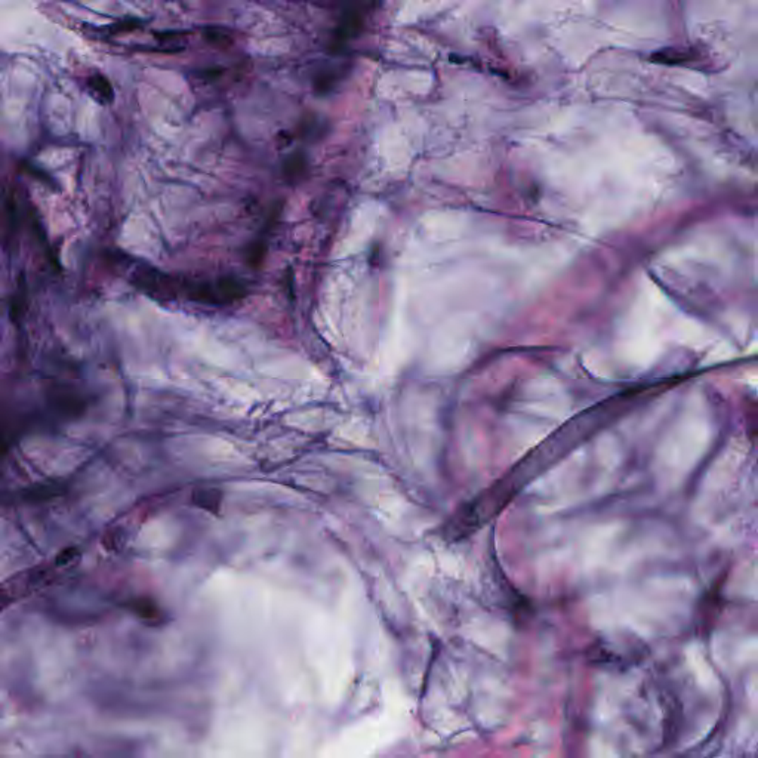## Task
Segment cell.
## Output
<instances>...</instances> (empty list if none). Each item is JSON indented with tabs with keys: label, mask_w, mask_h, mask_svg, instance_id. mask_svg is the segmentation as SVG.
<instances>
[{
	"label": "cell",
	"mask_w": 758,
	"mask_h": 758,
	"mask_svg": "<svg viewBox=\"0 0 758 758\" xmlns=\"http://www.w3.org/2000/svg\"><path fill=\"white\" fill-rule=\"evenodd\" d=\"M361 30H363L361 13L354 8L347 9L342 15L339 27H338V35H339L338 37L342 40L353 39L357 35H360Z\"/></svg>",
	"instance_id": "obj_1"
},
{
	"label": "cell",
	"mask_w": 758,
	"mask_h": 758,
	"mask_svg": "<svg viewBox=\"0 0 758 758\" xmlns=\"http://www.w3.org/2000/svg\"><path fill=\"white\" fill-rule=\"evenodd\" d=\"M89 86L92 88V92L95 94H100L98 97H101V101H112L113 98V89L110 86V83L105 80L104 78H101V76H94L92 79H90L89 82Z\"/></svg>",
	"instance_id": "obj_4"
},
{
	"label": "cell",
	"mask_w": 758,
	"mask_h": 758,
	"mask_svg": "<svg viewBox=\"0 0 758 758\" xmlns=\"http://www.w3.org/2000/svg\"><path fill=\"white\" fill-rule=\"evenodd\" d=\"M194 504L210 511L217 512L221 507V492L217 489H199L194 492Z\"/></svg>",
	"instance_id": "obj_3"
},
{
	"label": "cell",
	"mask_w": 758,
	"mask_h": 758,
	"mask_svg": "<svg viewBox=\"0 0 758 758\" xmlns=\"http://www.w3.org/2000/svg\"><path fill=\"white\" fill-rule=\"evenodd\" d=\"M205 39L210 44H217V47H225L230 43V36L224 33L222 30L218 28H209L205 32Z\"/></svg>",
	"instance_id": "obj_5"
},
{
	"label": "cell",
	"mask_w": 758,
	"mask_h": 758,
	"mask_svg": "<svg viewBox=\"0 0 758 758\" xmlns=\"http://www.w3.org/2000/svg\"><path fill=\"white\" fill-rule=\"evenodd\" d=\"M690 54L689 52H683L680 49H662V51H658L655 52L654 55L650 56V59L654 63H659V64H665V66H680V64H685L687 63L690 59Z\"/></svg>",
	"instance_id": "obj_2"
}]
</instances>
